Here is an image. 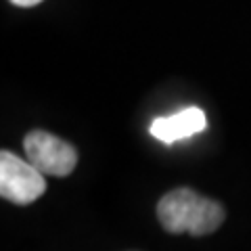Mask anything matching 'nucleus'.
Wrapping results in <instances>:
<instances>
[{
    "label": "nucleus",
    "mask_w": 251,
    "mask_h": 251,
    "mask_svg": "<svg viewBox=\"0 0 251 251\" xmlns=\"http://www.w3.org/2000/svg\"><path fill=\"white\" fill-rule=\"evenodd\" d=\"M157 218L172 234L191 232L195 237H203L218 230L226 211L218 201L201 197L193 188H176L157 203Z\"/></svg>",
    "instance_id": "f257e3e1"
},
{
    "label": "nucleus",
    "mask_w": 251,
    "mask_h": 251,
    "mask_svg": "<svg viewBox=\"0 0 251 251\" xmlns=\"http://www.w3.org/2000/svg\"><path fill=\"white\" fill-rule=\"evenodd\" d=\"M46 174H42L29 159L0 153V195L15 205H29L46 191Z\"/></svg>",
    "instance_id": "f03ea898"
},
{
    "label": "nucleus",
    "mask_w": 251,
    "mask_h": 251,
    "mask_svg": "<svg viewBox=\"0 0 251 251\" xmlns=\"http://www.w3.org/2000/svg\"><path fill=\"white\" fill-rule=\"evenodd\" d=\"M13 4H17V6H23V9H27V6H36V4H40L42 0H11Z\"/></svg>",
    "instance_id": "39448f33"
},
{
    "label": "nucleus",
    "mask_w": 251,
    "mask_h": 251,
    "mask_svg": "<svg viewBox=\"0 0 251 251\" xmlns=\"http://www.w3.org/2000/svg\"><path fill=\"white\" fill-rule=\"evenodd\" d=\"M205 126H207V117L203 113V109L186 107L170 117H157L149 130H151V134L157 140L172 145V143H176V140L188 138L201 130H205Z\"/></svg>",
    "instance_id": "20e7f679"
},
{
    "label": "nucleus",
    "mask_w": 251,
    "mask_h": 251,
    "mask_svg": "<svg viewBox=\"0 0 251 251\" xmlns=\"http://www.w3.org/2000/svg\"><path fill=\"white\" fill-rule=\"evenodd\" d=\"M25 157L46 176H69L75 170L77 153L63 138L42 130L29 132L23 140Z\"/></svg>",
    "instance_id": "7ed1b4c3"
}]
</instances>
